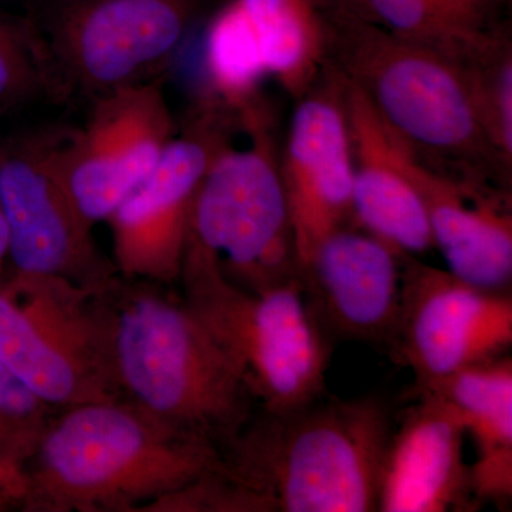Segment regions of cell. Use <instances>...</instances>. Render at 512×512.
Listing matches in <instances>:
<instances>
[{"label":"cell","mask_w":512,"mask_h":512,"mask_svg":"<svg viewBox=\"0 0 512 512\" xmlns=\"http://www.w3.org/2000/svg\"><path fill=\"white\" fill-rule=\"evenodd\" d=\"M119 399L221 450L258 404L241 370L163 286L117 275L101 289Z\"/></svg>","instance_id":"obj_1"},{"label":"cell","mask_w":512,"mask_h":512,"mask_svg":"<svg viewBox=\"0 0 512 512\" xmlns=\"http://www.w3.org/2000/svg\"><path fill=\"white\" fill-rule=\"evenodd\" d=\"M208 441L124 400L56 414L25 467L28 512H146L221 464Z\"/></svg>","instance_id":"obj_2"},{"label":"cell","mask_w":512,"mask_h":512,"mask_svg":"<svg viewBox=\"0 0 512 512\" xmlns=\"http://www.w3.org/2000/svg\"><path fill=\"white\" fill-rule=\"evenodd\" d=\"M393 430L377 397L323 394L288 412L256 410L220 451L265 512H373Z\"/></svg>","instance_id":"obj_3"},{"label":"cell","mask_w":512,"mask_h":512,"mask_svg":"<svg viewBox=\"0 0 512 512\" xmlns=\"http://www.w3.org/2000/svg\"><path fill=\"white\" fill-rule=\"evenodd\" d=\"M322 6L329 66L362 90L400 140L433 163L507 187L511 174L488 143L460 60Z\"/></svg>","instance_id":"obj_4"},{"label":"cell","mask_w":512,"mask_h":512,"mask_svg":"<svg viewBox=\"0 0 512 512\" xmlns=\"http://www.w3.org/2000/svg\"><path fill=\"white\" fill-rule=\"evenodd\" d=\"M180 284L181 299L234 360L258 409L288 412L325 394L329 343L301 281L248 291L188 247Z\"/></svg>","instance_id":"obj_5"},{"label":"cell","mask_w":512,"mask_h":512,"mask_svg":"<svg viewBox=\"0 0 512 512\" xmlns=\"http://www.w3.org/2000/svg\"><path fill=\"white\" fill-rule=\"evenodd\" d=\"M269 117L262 100L238 111L248 146L231 140L212 161L188 238V247L211 256L228 281L254 292L301 281Z\"/></svg>","instance_id":"obj_6"},{"label":"cell","mask_w":512,"mask_h":512,"mask_svg":"<svg viewBox=\"0 0 512 512\" xmlns=\"http://www.w3.org/2000/svg\"><path fill=\"white\" fill-rule=\"evenodd\" d=\"M103 288L15 272L0 284V363L56 412L120 400Z\"/></svg>","instance_id":"obj_7"},{"label":"cell","mask_w":512,"mask_h":512,"mask_svg":"<svg viewBox=\"0 0 512 512\" xmlns=\"http://www.w3.org/2000/svg\"><path fill=\"white\" fill-rule=\"evenodd\" d=\"M200 0H57L29 25L53 97L104 94L153 80L184 42Z\"/></svg>","instance_id":"obj_8"},{"label":"cell","mask_w":512,"mask_h":512,"mask_svg":"<svg viewBox=\"0 0 512 512\" xmlns=\"http://www.w3.org/2000/svg\"><path fill=\"white\" fill-rule=\"evenodd\" d=\"M238 114L200 97L151 173L110 215L113 261L128 281L180 282L195 197L214 158L232 140Z\"/></svg>","instance_id":"obj_9"},{"label":"cell","mask_w":512,"mask_h":512,"mask_svg":"<svg viewBox=\"0 0 512 512\" xmlns=\"http://www.w3.org/2000/svg\"><path fill=\"white\" fill-rule=\"evenodd\" d=\"M67 133L39 130L0 143V205L9 231L12 272L55 276L100 289L116 278L93 225L74 204L62 168Z\"/></svg>","instance_id":"obj_10"},{"label":"cell","mask_w":512,"mask_h":512,"mask_svg":"<svg viewBox=\"0 0 512 512\" xmlns=\"http://www.w3.org/2000/svg\"><path fill=\"white\" fill-rule=\"evenodd\" d=\"M163 86L133 84L93 100L89 119L67 133L64 180L74 204L96 227L151 173L177 133Z\"/></svg>","instance_id":"obj_11"},{"label":"cell","mask_w":512,"mask_h":512,"mask_svg":"<svg viewBox=\"0 0 512 512\" xmlns=\"http://www.w3.org/2000/svg\"><path fill=\"white\" fill-rule=\"evenodd\" d=\"M394 349L417 382L504 356L512 345L510 293L490 291L404 255Z\"/></svg>","instance_id":"obj_12"},{"label":"cell","mask_w":512,"mask_h":512,"mask_svg":"<svg viewBox=\"0 0 512 512\" xmlns=\"http://www.w3.org/2000/svg\"><path fill=\"white\" fill-rule=\"evenodd\" d=\"M279 174L302 269L323 239L353 225L352 147L332 67L298 99L279 153Z\"/></svg>","instance_id":"obj_13"},{"label":"cell","mask_w":512,"mask_h":512,"mask_svg":"<svg viewBox=\"0 0 512 512\" xmlns=\"http://www.w3.org/2000/svg\"><path fill=\"white\" fill-rule=\"evenodd\" d=\"M394 134V133H393ZM404 174L429 218L434 248L468 284L504 292L512 278V210L507 187L421 157L394 134Z\"/></svg>","instance_id":"obj_14"},{"label":"cell","mask_w":512,"mask_h":512,"mask_svg":"<svg viewBox=\"0 0 512 512\" xmlns=\"http://www.w3.org/2000/svg\"><path fill=\"white\" fill-rule=\"evenodd\" d=\"M403 261L404 254L355 225L323 239L301 269L303 293L320 328L394 349Z\"/></svg>","instance_id":"obj_15"},{"label":"cell","mask_w":512,"mask_h":512,"mask_svg":"<svg viewBox=\"0 0 512 512\" xmlns=\"http://www.w3.org/2000/svg\"><path fill=\"white\" fill-rule=\"evenodd\" d=\"M421 393V392H420ZM466 430L453 410L421 393L387 447L380 478L382 512L473 511L470 466L464 463Z\"/></svg>","instance_id":"obj_16"},{"label":"cell","mask_w":512,"mask_h":512,"mask_svg":"<svg viewBox=\"0 0 512 512\" xmlns=\"http://www.w3.org/2000/svg\"><path fill=\"white\" fill-rule=\"evenodd\" d=\"M336 74L352 147L353 225L400 254L429 251L434 248L429 218L397 158L393 131L362 90Z\"/></svg>","instance_id":"obj_17"},{"label":"cell","mask_w":512,"mask_h":512,"mask_svg":"<svg viewBox=\"0 0 512 512\" xmlns=\"http://www.w3.org/2000/svg\"><path fill=\"white\" fill-rule=\"evenodd\" d=\"M420 392L446 403L476 441L471 478L485 490L512 484V360L501 356L446 376L420 380Z\"/></svg>","instance_id":"obj_18"},{"label":"cell","mask_w":512,"mask_h":512,"mask_svg":"<svg viewBox=\"0 0 512 512\" xmlns=\"http://www.w3.org/2000/svg\"><path fill=\"white\" fill-rule=\"evenodd\" d=\"M410 42L460 59L498 28L497 0H325Z\"/></svg>","instance_id":"obj_19"},{"label":"cell","mask_w":512,"mask_h":512,"mask_svg":"<svg viewBox=\"0 0 512 512\" xmlns=\"http://www.w3.org/2000/svg\"><path fill=\"white\" fill-rule=\"evenodd\" d=\"M251 19L268 76L296 100L328 66V22L319 0H238Z\"/></svg>","instance_id":"obj_20"},{"label":"cell","mask_w":512,"mask_h":512,"mask_svg":"<svg viewBox=\"0 0 512 512\" xmlns=\"http://www.w3.org/2000/svg\"><path fill=\"white\" fill-rule=\"evenodd\" d=\"M202 64L207 99L235 113L261 99L259 86L268 73L254 25L238 0L222 6L208 25Z\"/></svg>","instance_id":"obj_21"},{"label":"cell","mask_w":512,"mask_h":512,"mask_svg":"<svg viewBox=\"0 0 512 512\" xmlns=\"http://www.w3.org/2000/svg\"><path fill=\"white\" fill-rule=\"evenodd\" d=\"M488 143L505 171L512 165V46L504 28L460 57Z\"/></svg>","instance_id":"obj_22"},{"label":"cell","mask_w":512,"mask_h":512,"mask_svg":"<svg viewBox=\"0 0 512 512\" xmlns=\"http://www.w3.org/2000/svg\"><path fill=\"white\" fill-rule=\"evenodd\" d=\"M57 413L0 363V466L25 474Z\"/></svg>","instance_id":"obj_23"},{"label":"cell","mask_w":512,"mask_h":512,"mask_svg":"<svg viewBox=\"0 0 512 512\" xmlns=\"http://www.w3.org/2000/svg\"><path fill=\"white\" fill-rule=\"evenodd\" d=\"M43 94L52 96L29 25L0 12V116Z\"/></svg>","instance_id":"obj_24"},{"label":"cell","mask_w":512,"mask_h":512,"mask_svg":"<svg viewBox=\"0 0 512 512\" xmlns=\"http://www.w3.org/2000/svg\"><path fill=\"white\" fill-rule=\"evenodd\" d=\"M25 494V474L0 466V503L20 507Z\"/></svg>","instance_id":"obj_25"},{"label":"cell","mask_w":512,"mask_h":512,"mask_svg":"<svg viewBox=\"0 0 512 512\" xmlns=\"http://www.w3.org/2000/svg\"><path fill=\"white\" fill-rule=\"evenodd\" d=\"M9 261V231L5 214L0 205V284L5 279V266Z\"/></svg>","instance_id":"obj_26"},{"label":"cell","mask_w":512,"mask_h":512,"mask_svg":"<svg viewBox=\"0 0 512 512\" xmlns=\"http://www.w3.org/2000/svg\"><path fill=\"white\" fill-rule=\"evenodd\" d=\"M8 510V508L5 507L2 503H0V511Z\"/></svg>","instance_id":"obj_27"},{"label":"cell","mask_w":512,"mask_h":512,"mask_svg":"<svg viewBox=\"0 0 512 512\" xmlns=\"http://www.w3.org/2000/svg\"><path fill=\"white\" fill-rule=\"evenodd\" d=\"M329 2H335V0H329ZM498 3H504L503 0H497Z\"/></svg>","instance_id":"obj_28"},{"label":"cell","mask_w":512,"mask_h":512,"mask_svg":"<svg viewBox=\"0 0 512 512\" xmlns=\"http://www.w3.org/2000/svg\"><path fill=\"white\" fill-rule=\"evenodd\" d=\"M503 2H504V3H505V2H508V0H503Z\"/></svg>","instance_id":"obj_29"}]
</instances>
